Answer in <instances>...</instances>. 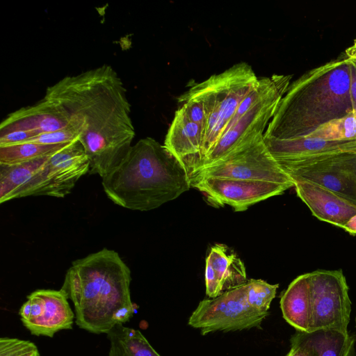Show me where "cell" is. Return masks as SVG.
Segmentation results:
<instances>
[{"mask_svg":"<svg viewBox=\"0 0 356 356\" xmlns=\"http://www.w3.org/2000/svg\"><path fill=\"white\" fill-rule=\"evenodd\" d=\"M44 97L62 107L81 127L89 174L103 179L120 166L136 133L126 88L111 66L67 76L48 87Z\"/></svg>","mask_w":356,"mask_h":356,"instance_id":"obj_1","label":"cell"},{"mask_svg":"<svg viewBox=\"0 0 356 356\" xmlns=\"http://www.w3.org/2000/svg\"><path fill=\"white\" fill-rule=\"evenodd\" d=\"M350 82L351 65L345 54L307 72L289 85L264 138L305 137L323 124L356 111Z\"/></svg>","mask_w":356,"mask_h":356,"instance_id":"obj_2","label":"cell"},{"mask_svg":"<svg viewBox=\"0 0 356 356\" xmlns=\"http://www.w3.org/2000/svg\"><path fill=\"white\" fill-rule=\"evenodd\" d=\"M131 280V270L119 254L103 248L73 261L60 289L72 301L80 328L107 334L134 314Z\"/></svg>","mask_w":356,"mask_h":356,"instance_id":"obj_3","label":"cell"},{"mask_svg":"<svg viewBox=\"0 0 356 356\" xmlns=\"http://www.w3.org/2000/svg\"><path fill=\"white\" fill-rule=\"evenodd\" d=\"M102 186L115 204L141 211L156 209L191 187L184 164L149 137L132 145L120 166L102 179Z\"/></svg>","mask_w":356,"mask_h":356,"instance_id":"obj_4","label":"cell"},{"mask_svg":"<svg viewBox=\"0 0 356 356\" xmlns=\"http://www.w3.org/2000/svg\"><path fill=\"white\" fill-rule=\"evenodd\" d=\"M258 81L259 78L251 66L241 62L202 82L193 84L181 95L200 100L207 115L201 163L225 132L243 98Z\"/></svg>","mask_w":356,"mask_h":356,"instance_id":"obj_5","label":"cell"},{"mask_svg":"<svg viewBox=\"0 0 356 356\" xmlns=\"http://www.w3.org/2000/svg\"><path fill=\"white\" fill-rule=\"evenodd\" d=\"M191 183L216 177L274 182L294 186L268 149L264 134L248 139L213 163L199 168L190 176Z\"/></svg>","mask_w":356,"mask_h":356,"instance_id":"obj_6","label":"cell"},{"mask_svg":"<svg viewBox=\"0 0 356 356\" xmlns=\"http://www.w3.org/2000/svg\"><path fill=\"white\" fill-rule=\"evenodd\" d=\"M276 160L293 181L314 183L356 204V150Z\"/></svg>","mask_w":356,"mask_h":356,"instance_id":"obj_7","label":"cell"},{"mask_svg":"<svg viewBox=\"0 0 356 356\" xmlns=\"http://www.w3.org/2000/svg\"><path fill=\"white\" fill-rule=\"evenodd\" d=\"M246 283L226 291L214 298L200 302L188 324L205 335L216 331L229 332L261 328L268 314L259 312L247 302Z\"/></svg>","mask_w":356,"mask_h":356,"instance_id":"obj_8","label":"cell"},{"mask_svg":"<svg viewBox=\"0 0 356 356\" xmlns=\"http://www.w3.org/2000/svg\"><path fill=\"white\" fill-rule=\"evenodd\" d=\"M90 162L79 140L50 156L42 168L16 191L13 199L46 195L64 197L89 172Z\"/></svg>","mask_w":356,"mask_h":356,"instance_id":"obj_9","label":"cell"},{"mask_svg":"<svg viewBox=\"0 0 356 356\" xmlns=\"http://www.w3.org/2000/svg\"><path fill=\"white\" fill-rule=\"evenodd\" d=\"M312 318L310 331L332 329L348 332L351 301L341 269L309 273Z\"/></svg>","mask_w":356,"mask_h":356,"instance_id":"obj_10","label":"cell"},{"mask_svg":"<svg viewBox=\"0 0 356 356\" xmlns=\"http://www.w3.org/2000/svg\"><path fill=\"white\" fill-rule=\"evenodd\" d=\"M291 77V76H285L282 81L267 97L259 101L232 124L197 170L213 163L248 139L264 134L290 85Z\"/></svg>","mask_w":356,"mask_h":356,"instance_id":"obj_11","label":"cell"},{"mask_svg":"<svg viewBox=\"0 0 356 356\" xmlns=\"http://www.w3.org/2000/svg\"><path fill=\"white\" fill-rule=\"evenodd\" d=\"M67 300L62 289L34 291L19 309L22 324L31 334L49 337L60 330L72 329L75 314Z\"/></svg>","mask_w":356,"mask_h":356,"instance_id":"obj_12","label":"cell"},{"mask_svg":"<svg viewBox=\"0 0 356 356\" xmlns=\"http://www.w3.org/2000/svg\"><path fill=\"white\" fill-rule=\"evenodd\" d=\"M205 195L213 205L232 207L236 211H243L250 206L269 197L281 195L291 187L274 182L206 178L191 183Z\"/></svg>","mask_w":356,"mask_h":356,"instance_id":"obj_13","label":"cell"},{"mask_svg":"<svg viewBox=\"0 0 356 356\" xmlns=\"http://www.w3.org/2000/svg\"><path fill=\"white\" fill-rule=\"evenodd\" d=\"M72 126L69 115L55 102L43 97L32 106L10 113L1 123L0 135L15 131L35 136Z\"/></svg>","mask_w":356,"mask_h":356,"instance_id":"obj_14","label":"cell"},{"mask_svg":"<svg viewBox=\"0 0 356 356\" xmlns=\"http://www.w3.org/2000/svg\"><path fill=\"white\" fill-rule=\"evenodd\" d=\"M205 128L191 120L181 107L175 113L164 145L185 166L190 176L202 161Z\"/></svg>","mask_w":356,"mask_h":356,"instance_id":"obj_15","label":"cell"},{"mask_svg":"<svg viewBox=\"0 0 356 356\" xmlns=\"http://www.w3.org/2000/svg\"><path fill=\"white\" fill-rule=\"evenodd\" d=\"M293 182L297 195L318 220L343 229L356 214V204L339 195L312 182Z\"/></svg>","mask_w":356,"mask_h":356,"instance_id":"obj_16","label":"cell"},{"mask_svg":"<svg viewBox=\"0 0 356 356\" xmlns=\"http://www.w3.org/2000/svg\"><path fill=\"white\" fill-rule=\"evenodd\" d=\"M248 282L245 266L227 245L216 244L206 259V293L214 298Z\"/></svg>","mask_w":356,"mask_h":356,"instance_id":"obj_17","label":"cell"},{"mask_svg":"<svg viewBox=\"0 0 356 356\" xmlns=\"http://www.w3.org/2000/svg\"><path fill=\"white\" fill-rule=\"evenodd\" d=\"M356 336L332 329L296 331L290 343L305 348L311 356H356Z\"/></svg>","mask_w":356,"mask_h":356,"instance_id":"obj_18","label":"cell"},{"mask_svg":"<svg viewBox=\"0 0 356 356\" xmlns=\"http://www.w3.org/2000/svg\"><path fill=\"white\" fill-rule=\"evenodd\" d=\"M280 308L284 319L296 331L309 332L312 318L309 273L294 279L282 293Z\"/></svg>","mask_w":356,"mask_h":356,"instance_id":"obj_19","label":"cell"},{"mask_svg":"<svg viewBox=\"0 0 356 356\" xmlns=\"http://www.w3.org/2000/svg\"><path fill=\"white\" fill-rule=\"evenodd\" d=\"M266 145L275 159L304 157L338 151L356 150L355 140H326L302 137L289 140L264 138Z\"/></svg>","mask_w":356,"mask_h":356,"instance_id":"obj_20","label":"cell"},{"mask_svg":"<svg viewBox=\"0 0 356 356\" xmlns=\"http://www.w3.org/2000/svg\"><path fill=\"white\" fill-rule=\"evenodd\" d=\"M110 341L108 356H161L140 331L115 325L107 333Z\"/></svg>","mask_w":356,"mask_h":356,"instance_id":"obj_21","label":"cell"},{"mask_svg":"<svg viewBox=\"0 0 356 356\" xmlns=\"http://www.w3.org/2000/svg\"><path fill=\"white\" fill-rule=\"evenodd\" d=\"M49 157L15 165L0 164V203L13 200L16 191L38 172Z\"/></svg>","mask_w":356,"mask_h":356,"instance_id":"obj_22","label":"cell"},{"mask_svg":"<svg viewBox=\"0 0 356 356\" xmlns=\"http://www.w3.org/2000/svg\"><path fill=\"white\" fill-rule=\"evenodd\" d=\"M70 143L45 145L25 143L0 147V164L15 165L51 156L65 148Z\"/></svg>","mask_w":356,"mask_h":356,"instance_id":"obj_23","label":"cell"},{"mask_svg":"<svg viewBox=\"0 0 356 356\" xmlns=\"http://www.w3.org/2000/svg\"><path fill=\"white\" fill-rule=\"evenodd\" d=\"M305 137L326 140H356V111L323 124Z\"/></svg>","mask_w":356,"mask_h":356,"instance_id":"obj_24","label":"cell"},{"mask_svg":"<svg viewBox=\"0 0 356 356\" xmlns=\"http://www.w3.org/2000/svg\"><path fill=\"white\" fill-rule=\"evenodd\" d=\"M279 284H270L262 280H250L246 282V300L255 310L268 314L271 302Z\"/></svg>","mask_w":356,"mask_h":356,"instance_id":"obj_25","label":"cell"},{"mask_svg":"<svg viewBox=\"0 0 356 356\" xmlns=\"http://www.w3.org/2000/svg\"><path fill=\"white\" fill-rule=\"evenodd\" d=\"M0 356H40L33 342L17 338H0Z\"/></svg>","mask_w":356,"mask_h":356,"instance_id":"obj_26","label":"cell"},{"mask_svg":"<svg viewBox=\"0 0 356 356\" xmlns=\"http://www.w3.org/2000/svg\"><path fill=\"white\" fill-rule=\"evenodd\" d=\"M80 131L76 127L72 125L58 131L38 135L26 143L57 145L80 141Z\"/></svg>","mask_w":356,"mask_h":356,"instance_id":"obj_27","label":"cell"},{"mask_svg":"<svg viewBox=\"0 0 356 356\" xmlns=\"http://www.w3.org/2000/svg\"><path fill=\"white\" fill-rule=\"evenodd\" d=\"M350 65H351V82H350V95H351L353 103V105L356 110V68L353 66V65L351 63V62H350Z\"/></svg>","mask_w":356,"mask_h":356,"instance_id":"obj_28","label":"cell"},{"mask_svg":"<svg viewBox=\"0 0 356 356\" xmlns=\"http://www.w3.org/2000/svg\"><path fill=\"white\" fill-rule=\"evenodd\" d=\"M285 356H311V355L303 347L291 343L290 350Z\"/></svg>","mask_w":356,"mask_h":356,"instance_id":"obj_29","label":"cell"},{"mask_svg":"<svg viewBox=\"0 0 356 356\" xmlns=\"http://www.w3.org/2000/svg\"><path fill=\"white\" fill-rule=\"evenodd\" d=\"M343 229L352 236L356 235V214L348 220Z\"/></svg>","mask_w":356,"mask_h":356,"instance_id":"obj_30","label":"cell"},{"mask_svg":"<svg viewBox=\"0 0 356 356\" xmlns=\"http://www.w3.org/2000/svg\"><path fill=\"white\" fill-rule=\"evenodd\" d=\"M345 55L352 59H356V39L352 46L345 51Z\"/></svg>","mask_w":356,"mask_h":356,"instance_id":"obj_31","label":"cell"},{"mask_svg":"<svg viewBox=\"0 0 356 356\" xmlns=\"http://www.w3.org/2000/svg\"><path fill=\"white\" fill-rule=\"evenodd\" d=\"M351 63L353 65V66L356 68V59H352L349 58Z\"/></svg>","mask_w":356,"mask_h":356,"instance_id":"obj_32","label":"cell"},{"mask_svg":"<svg viewBox=\"0 0 356 356\" xmlns=\"http://www.w3.org/2000/svg\"><path fill=\"white\" fill-rule=\"evenodd\" d=\"M355 325H356V317H355Z\"/></svg>","mask_w":356,"mask_h":356,"instance_id":"obj_33","label":"cell"}]
</instances>
